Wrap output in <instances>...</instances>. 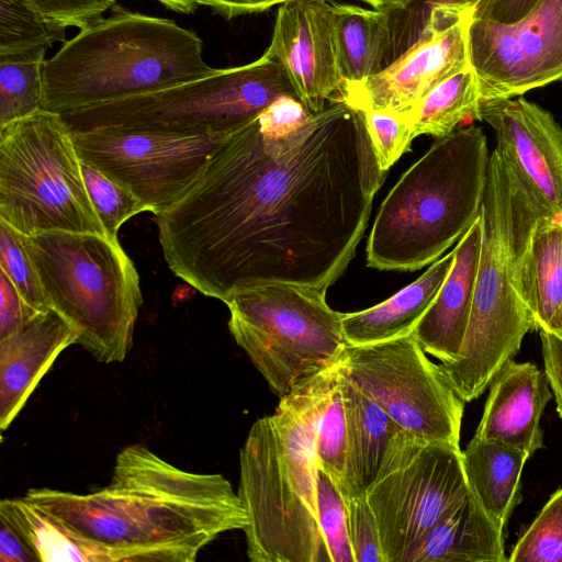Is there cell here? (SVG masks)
Here are the masks:
<instances>
[{
	"mask_svg": "<svg viewBox=\"0 0 562 562\" xmlns=\"http://www.w3.org/2000/svg\"><path fill=\"white\" fill-rule=\"evenodd\" d=\"M529 458L522 450L475 435L462 451L470 493L503 530L521 502L520 476Z\"/></svg>",
	"mask_w": 562,
	"mask_h": 562,
	"instance_id": "24",
	"label": "cell"
},
{
	"mask_svg": "<svg viewBox=\"0 0 562 562\" xmlns=\"http://www.w3.org/2000/svg\"><path fill=\"white\" fill-rule=\"evenodd\" d=\"M0 562H38L22 536L0 517Z\"/></svg>",
	"mask_w": 562,
	"mask_h": 562,
	"instance_id": "43",
	"label": "cell"
},
{
	"mask_svg": "<svg viewBox=\"0 0 562 562\" xmlns=\"http://www.w3.org/2000/svg\"><path fill=\"white\" fill-rule=\"evenodd\" d=\"M329 370L280 398L272 415L252 424L240 448L237 493L251 562H329L318 526L315 442Z\"/></svg>",
	"mask_w": 562,
	"mask_h": 562,
	"instance_id": "4",
	"label": "cell"
},
{
	"mask_svg": "<svg viewBox=\"0 0 562 562\" xmlns=\"http://www.w3.org/2000/svg\"><path fill=\"white\" fill-rule=\"evenodd\" d=\"M479 121L494 130L495 148L532 198L562 216V126L553 115L520 95L481 103Z\"/></svg>",
	"mask_w": 562,
	"mask_h": 562,
	"instance_id": "17",
	"label": "cell"
},
{
	"mask_svg": "<svg viewBox=\"0 0 562 562\" xmlns=\"http://www.w3.org/2000/svg\"><path fill=\"white\" fill-rule=\"evenodd\" d=\"M0 338L22 327L38 313L26 304L10 278L0 270Z\"/></svg>",
	"mask_w": 562,
	"mask_h": 562,
	"instance_id": "40",
	"label": "cell"
},
{
	"mask_svg": "<svg viewBox=\"0 0 562 562\" xmlns=\"http://www.w3.org/2000/svg\"><path fill=\"white\" fill-rule=\"evenodd\" d=\"M508 561L562 562V487L518 539Z\"/></svg>",
	"mask_w": 562,
	"mask_h": 562,
	"instance_id": "33",
	"label": "cell"
},
{
	"mask_svg": "<svg viewBox=\"0 0 562 562\" xmlns=\"http://www.w3.org/2000/svg\"><path fill=\"white\" fill-rule=\"evenodd\" d=\"M544 373L553 391L557 411L562 417V337L540 330Z\"/></svg>",
	"mask_w": 562,
	"mask_h": 562,
	"instance_id": "41",
	"label": "cell"
},
{
	"mask_svg": "<svg viewBox=\"0 0 562 562\" xmlns=\"http://www.w3.org/2000/svg\"><path fill=\"white\" fill-rule=\"evenodd\" d=\"M339 366L405 431L426 441L460 446L465 402L412 334L348 345Z\"/></svg>",
	"mask_w": 562,
	"mask_h": 562,
	"instance_id": "12",
	"label": "cell"
},
{
	"mask_svg": "<svg viewBox=\"0 0 562 562\" xmlns=\"http://www.w3.org/2000/svg\"><path fill=\"white\" fill-rule=\"evenodd\" d=\"M348 422V497L366 494L378 477L389 452L405 430L341 370Z\"/></svg>",
	"mask_w": 562,
	"mask_h": 562,
	"instance_id": "23",
	"label": "cell"
},
{
	"mask_svg": "<svg viewBox=\"0 0 562 562\" xmlns=\"http://www.w3.org/2000/svg\"><path fill=\"white\" fill-rule=\"evenodd\" d=\"M50 308L75 329L94 359L123 362L143 304L139 276L117 239L44 232L26 236Z\"/></svg>",
	"mask_w": 562,
	"mask_h": 562,
	"instance_id": "7",
	"label": "cell"
},
{
	"mask_svg": "<svg viewBox=\"0 0 562 562\" xmlns=\"http://www.w3.org/2000/svg\"><path fill=\"white\" fill-rule=\"evenodd\" d=\"M469 49L482 103L562 81V0H541L510 23L472 16Z\"/></svg>",
	"mask_w": 562,
	"mask_h": 562,
	"instance_id": "14",
	"label": "cell"
},
{
	"mask_svg": "<svg viewBox=\"0 0 562 562\" xmlns=\"http://www.w3.org/2000/svg\"><path fill=\"white\" fill-rule=\"evenodd\" d=\"M66 27L52 22L32 0H0V54L49 48L66 42Z\"/></svg>",
	"mask_w": 562,
	"mask_h": 562,
	"instance_id": "31",
	"label": "cell"
},
{
	"mask_svg": "<svg viewBox=\"0 0 562 562\" xmlns=\"http://www.w3.org/2000/svg\"><path fill=\"white\" fill-rule=\"evenodd\" d=\"M75 329L53 308L0 338V430L19 415L57 357L77 344Z\"/></svg>",
	"mask_w": 562,
	"mask_h": 562,
	"instance_id": "19",
	"label": "cell"
},
{
	"mask_svg": "<svg viewBox=\"0 0 562 562\" xmlns=\"http://www.w3.org/2000/svg\"><path fill=\"white\" fill-rule=\"evenodd\" d=\"M454 248L437 259L414 282L369 308L341 313L346 341L350 346L383 342L411 335L427 312L454 261Z\"/></svg>",
	"mask_w": 562,
	"mask_h": 562,
	"instance_id": "22",
	"label": "cell"
},
{
	"mask_svg": "<svg viewBox=\"0 0 562 562\" xmlns=\"http://www.w3.org/2000/svg\"><path fill=\"white\" fill-rule=\"evenodd\" d=\"M316 458L345 499L348 497V422L339 363L331 368L323 389L315 418Z\"/></svg>",
	"mask_w": 562,
	"mask_h": 562,
	"instance_id": "29",
	"label": "cell"
},
{
	"mask_svg": "<svg viewBox=\"0 0 562 562\" xmlns=\"http://www.w3.org/2000/svg\"><path fill=\"white\" fill-rule=\"evenodd\" d=\"M346 502L355 562H385L376 518L366 494Z\"/></svg>",
	"mask_w": 562,
	"mask_h": 562,
	"instance_id": "38",
	"label": "cell"
},
{
	"mask_svg": "<svg viewBox=\"0 0 562 562\" xmlns=\"http://www.w3.org/2000/svg\"><path fill=\"white\" fill-rule=\"evenodd\" d=\"M482 217L454 247L453 265L412 335L424 351L441 362L457 358L467 333L482 249Z\"/></svg>",
	"mask_w": 562,
	"mask_h": 562,
	"instance_id": "20",
	"label": "cell"
},
{
	"mask_svg": "<svg viewBox=\"0 0 562 562\" xmlns=\"http://www.w3.org/2000/svg\"><path fill=\"white\" fill-rule=\"evenodd\" d=\"M38 10L64 27H83L101 19L116 0H32Z\"/></svg>",
	"mask_w": 562,
	"mask_h": 562,
	"instance_id": "39",
	"label": "cell"
},
{
	"mask_svg": "<svg viewBox=\"0 0 562 562\" xmlns=\"http://www.w3.org/2000/svg\"><path fill=\"white\" fill-rule=\"evenodd\" d=\"M474 8L428 27L401 56L338 99L361 110L414 111L437 85L471 67L469 27Z\"/></svg>",
	"mask_w": 562,
	"mask_h": 562,
	"instance_id": "15",
	"label": "cell"
},
{
	"mask_svg": "<svg viewBox=\"0 0 562 562\" xmlns=\"http://www.w3.org/2000/svg\"><path fill=\"white\" fill-rule=\"evenodd\" d=\"M547 212L495 148L481 207L482 249L467 333L457 358L439 364L465 403L490 386L535 329L528 306L530 251Z\"/></svg>",
	"mask_w": 562,
	"mask_h": 562,
	"instance_id": "3",
	"label": "cell"
},
{
	"mask_svg": "<svg viewBox=\"0 0 562 562\" xmlns=\"http://www.w3.org/2000/svg\"><path fill=\"white\" fill-rule=\"evenodd\" d=\"M282 3L284 2H288V1H293V0H280Z\"/></svg>",
	"mask_w": 562,
	"mask_h": 562,
	"instance_id": "47",
	"label": "cell"
},
{
	"mask_svg": "<svg viewBox=\"0 0 562 562\" xmlns=\"http://www.w3.org/2000/svg\"><path fill=\"white\" fill-rule=\"evenodd\" d=\"M0 517L22 536L38 561L128 562L124 553L81 537L24 496L2 499Z\"/></svg>",
	"mask_w": 562,
	"mask_h": 562,
	"instance_id": "25",
	"label": "cell"
},
{
	"mask_svg": "<svg viewBox=\"0 0 562 562\" xmlns=\"http://www.w3.org/2000/svg\"><path fill=\"white\" fill-rule=\"evenodd\" d=\"M265 53L283 66L299 100L310 112H318L339 98L342 79L330 1L281 3Z\"/></svg>",
	"mask_w": 562,
	"mask_h": 562,
	"instance_id": "16",
	"label": "cell"
},
{
	"mask_svg": "<svg viewBox=\"0 0 562 562\" xmlns=\"http://www.w3.org/2000/svg\"><path fill=\"white\" fill-rule=\"evenodd\" d=\"M469 493L460 446L403 432L366 492L385 562H404L423 536Z\"/></svg>",
	"mask_w": 562,
	"mask_h": 562,
	"instance_id": "11",
	"label": "cell"
},
{
	"mask_svg": "<svg viewBox=\"0 0 562 562\" xmlns=\"http://www.w3.org/2000/svg\"><path fill=\"white\" fill-rule=\"evenodd\" d=\"M504 530L469 495L411 549L404 562H504Z\"/></svg>",
	"mask_w": 562,
	"mask_h": 562,
	"instance_id": "21",
	"label": "cell"
},
{
	"mask_svg": "<svg viewBox=\"0 0 562 562\" xmlns=\"http://www.w3.org/2000/svg\"><path fill=\"white\" fill-rule=\"evenodd\" d=\"M367 126L382 170L387 171L415 138L414 115L364 108Z\"/></svg>",
	"mask_w": 562,
	"mask_h": 562,
	"instance_id": "37",
	"label": "cell"
},
{
	"mask_svg": "<svg viewBox=\"0 0 562 562\" xmlns=\"http://www.w3.org/2000/svg\"><path fill=\"white\" fill-rule=\"evenodd\" d=\"M47 49L0 54V127L43 109V67Z\"/></svg>",
	"mask_w": 562,
	"mask_h": 562,
	"instance_id": "30",
	"label": "cell"
},
{
	"mask_svg": "<svg viewBox=\"0 0 562 562\" xmlns=\"http://www.w3.org/2000/svg\"><path fill=\"white\" fill-rule=\"evenodd\" d=\"M385 173L361 110L336 99L312 113L283 95L156 215L165 260L224 303L272 282L327 291L356 254Z\"/></svg>",
	"mask_w": 562,
	"mask_h": 562,
	"instance_id": "1",
	"label": "cell"
},
{
	"mask_svg": "<svg viewBox=\"0 0 562 562\" xmlns=\"http://www.w3.org/2000/svg\"><path fill=\"white\" fill-rule=\"evenodd\" d=\"M0 220L26 236L106 235L83 181L74 133L60 113L41 109L0 127Z\"/></svg>",
	"mask_w": 562,
	"mask_h": 562,
	"instance_id": "9",
	"label": "cell"
},
{
	"mask_svg": "<svg viewBox=\"0 0 562 562\" xmlns=\"http://www.w3.org/2000/svg\"><path fill=\"white\" fill-rule=\"evenodd\" d=\"M481 103L477 76L471 66L437 85L420 101L413 114L415 137L451 134L467 119L479 120Z\"/></svg>",
	"mask_w": 562,
	"mask_h": 562,
	"instance_id": "28",
	"label": "cell"
},
{
	"mask_svg": "<svg viewBox=\"0 0 562 562\" xmlns=\"http://www.w3.org/2000/svg\"><path fill=\"white\" fill-rule=\"evenodd\" d=\"M317 515L329 562H355L347 502L333 480L321 468L317 472Z\"/></svg>",
	"mask_w": 562,
	"mask_h": 562,
	"instance_id": "36",
	"label": "cell"
},
{
	"mask_svg": "<svg viewBox=\"0 0 562 562\" xmlns=\"http://www.w3.org/2000/svg\"><path fill=\"white\" fill-rule=\"evenodd\" d=\"M488 387L475 436L533 456L544 446L540 419L552 397L546 373L532 362L512 359Z\"/></svg>",
	"mask_w": 562,
	"mask_h": 562,
	"instance_id": "18",
	"label": "cell"
},
{
	"mask_svg": "<svg viewBox=\"0 0 562 562\" xmlns=\"http://www.w3.org/2000/svg\"><path fill=\"white\" fill-rule=\"evenodd\" d=\"M488 160L480 127L438 138L382 202L368 239V265L415 271L439 259L480 216Z\"/></svg>",
	"mask_w": 562,
	"mask_h": 562,
	"instance_id": "6",
	"label": "cell"
},
{
	"mask_svg": "<svg viewBox=\"0 0 562 562\" xmlns=\"http://www.w3.org/2000/svg\"><path fill=\"white\" fill-rule=\"evenodd\" d=\"M376 10L394 11L404 8L411 0H362Z\"/></svg>",
	"mask_w": 562,
	"mask_h": 562,
	"instance_id": "46",
	"label": "cell"
},
{
	"mask_svg": "<svg viewBox=\"0 0 562 562\" xmlns=\"http://www.w3.org/2000/svg\"><path fill=\"white\" fill-rule=\"evenodd\" d=\"M479 0H411L404 8L390 11V48L385 66L412 47L427 24L448 13L474 8Z\"/></svg>",
	"mask_w": 562,
	"mask_h": 562,
	"instance_id": "32",
	"label": "cell"
},
{
	"mask_svg": "<svg viewBox=\"0 0 562 562\" xmlns=\"http://www.w3.org/2000/svg\"><path fill=\"white\" fill-rule=\"evenodd\" d=\"M169 10L189 14L199 7L194 0H156Z\"/></svg>",
	"mask_w": 562,
	"mask_h": 562,
	"instance_id": "45",
	"label": "cell"
},
{
	"mask_svg": "<svg viewBox=\"0 0 562 562\" xmlns=\"http://www.w3.org/2000/svg\"><path fill=\"white\" fill-rule=\"evenodd\" d=\"M72 133L80 159L128 189L155 215L191 190L229 137L114 128Z\"/></svg>",
	"mask_w": 562,
	"mask_h": 562,
	"instance_id": "13",
	"label": "cell"
},
{
	"mask_svg": "<svg viewBox=\"0 0 562 562\" xmlns=\"http://www.w3.org/2000/svg\"><path fill=\"white\" fill-rule=\"evenodd\" d=\"M0 270L35 312L50 310L37 270L27 250L26 235L0 220Z\"/></svg>",
	"mask_w": 562,
	"mask_h": 562,
	"instance_id": "34",
	"label": "cell"
},
{
	"mask_svg": "<svg viewBox=\"0 0 562 562\" xmlns=\"http://www.w3.org/2000/svg\"><path fill=\"white\" fill-rule=\"evenodd\" d=\"M24 497L128 562H193L247 514L221 474L182 470L142 443L123 448L108 485L89 493L31 488Z\"/></svg>",
	"mask_w": 562,
	"mask_h": 562,
	"instance_id": "2",
	"label": "cell"
},
{
	"mask_svg": "<svg viewBox=\"0 0 562 562\" xmlns=\"http://www.w3.org/2000/svg\"><path fill=\"white\" fill-rule=\"evenodd\" d=\"M198 5L210 7L215 13L225 19L238 15L263 12L273 5L282 3L280 0H194Z\"/></svg>",
	"mask_w": 562,
	"mask_h": 562,
	"instance_id": "44",
	"label": "cell"
},
{
	"mask_svg": "<svg viewBox=\"0 0 562 562\" xmlns=\"http://www.w3.org/2000/svg\"><path fill=\"white\" fill-rule=\"evenodd\" d=\"M297 94L283 66L266 53L205 78L61 114L72 132L100 128L228 137L274 101Z\"/></svg>",
	"mask_w": 562,
	"mask_h": 562,
	"instance_id": "8",
	"label": "cell"
},
{
	"mask_svg": "<svg viewBox=\"0 0 562 562\" xmlns=\"http://www.w3.org/2000/svg\"><path fill=\"white\" fill-rule=\"evenodd\" d=\"M331 3L342 92L363 83L385 67L390 18L382 10Z\"/></svg>",
	"mask_w": 562,
	"mask_h": 562,
	"instance_id": "26",
	"label": "cell"
},
{
	"mask_svg": "<svg viewBox=\"0 0 562 562\" xmlns=\"http://www.w3.org/2000/svg\"><path fill=\"white\" fill-rule=\"evenodd\" d=\"M541 0H479L474 5L473 18L503 23L524 18Z\"/></svg>",
	"mask_w": 562,
	"mask_h": 562,
	"instance_id": "42",
	"label": "cell"
},
{
	"mask_svg": "<svg viewBox=\"0 0 562 562\" xmlns=\"http://www.w3.org/2000/svg\"><path fill=\"white\" fill-rule=\"evenodd\" d=\"M528 306L533 328L562 337V216L539 218L529 262Z\"/></svg>",
	"mask_w": 562,
	"mask_h": 562,
	"instance_id": "27",
	"label": "cell"
},
{
	"mask_svg": "<svg viewBox=\"0 0 562 562\" xmlns=\"http://www.w3.org/2000/svg\"><path fill=\"white\" fill-rule=\"evenodd\" d=\"M203 43L171 20L114 5L80 29L43 67L42 106L68 113L213 75Z\"/></svg>",
	"mask_w": 562,
	"mask_h": 562,
	"instance_id": "5",
	"label": "cell"
},
{
	"mask_svg": "<svg viewBox=\"0 0 562 562\" xmlns=\"http://www.w3.org/2000/svg\"><path fill=\"white\" fill-rule=\"evenodd\" d=\"M81 172L91 203L109 237L117 239L120 227L128 218L148 211L128 189L82 160Z\"/></svg>",
	"mask_w": 562,
	"mask_h": 562,
	"instance_id": "35",
	"label": "cell"
},
{
	"mask_svg": "<svg viewBox=\"0 0 562 562\" xmlns=\"http://www.w3.org/2000/svg\"><path fill=\"white\" fill-rule=\"evenodd\" d=\"M225 304L233 338L279 398L337 366L348 346L326 290L272 282L241 290Z\"/></svg>",
	"mask_w": 562,
	"mask_h": 562,
	"instance_id": "10",
	"label": "cell"
}]
</instances>
